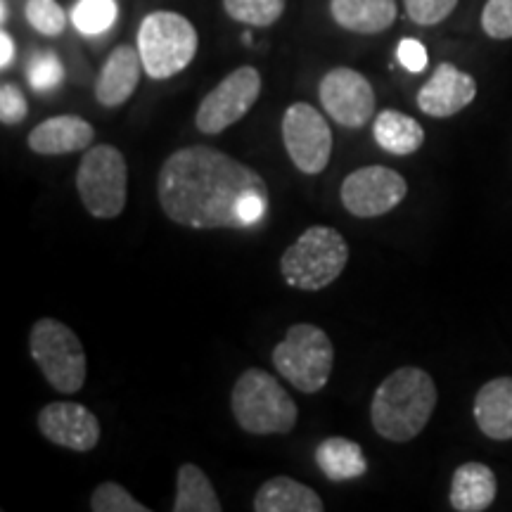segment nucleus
<instances>
[{"label": "nucleus", "mask_w": 512, "mask_h": 512, "mask_svg": "<svg viewBox=\"0 0 512 512\" xmlns=\"http://www.w3.org/2000/svg\"><path fill=\"white\" fill-rule=\"evenodd\" d=\"M159 207L192 230H245L268 211V185L259 171L211 145L171 152L157 178Z\"/></svg>", "instance_id": "nucleus-1"}, {"label": "nucleus", "mask_w": 512, "mask_h": 512, "mask_svg": "<svg viewBox=\"0 0 512 512\" xmlns=\"http://www.w3.org/2000/svg\"><path fill=\"white\" fill-rule=\"evenodd\" d=\"M437 384L427 370L403 366L375 389L370 420L382 439L406 444L418 437L437 408Z\"/></svg>", "instance_id": "nucleus-2"}, {"label": "nucleus", "mask_w": 512, "mask_h": 512, "mask_svg": "<svg viewBox=\"0 0 512 512\" xmlns=\"http://www.w3.org/2000/svg\"><path fill=\"white\" fill-rule=\"evenodd\" d=\"M233 418L247 434H287L299 420V408L290 392L271 373L247 368L230 394Z\"/></svg>", "instance_id": "nucleus-3"}, {"label": "nucleus", "mask_w": 512, "mask_h": 512, "mask_svg": "<svg viewBox=\"0 0 512 512\" xmlns=\"http://www.w3.org/2000/svg\"><path fill=\"white\" fill-rule=\"evenodd\" d=\"M347 264V238L337 228L311 226L280 256V273L294 290L318 292L335 283Z\"/></svg>", "instance_id": "nucleus-4"}, {"label": "nucleus", "mask_w": 512, "mask_h": 512, "mask_svg": "<svg viewBox=\"0 0 512 512\" xmlns=\"http://www.w3.org/2000/svg\"><path fill=\"white\" fill-rule=\"evenodd\" d=\"M200 38L188 17L171 10L150 12L138 27V53L150 79L164 81L181 74L195 60Z\"/></svg>", "instance_id": "nucleus-5"}, {"label": "nucleus", "mask_w": 512, "mask_h": 512, "mask_svg": "<svg viewBox=\"0 0 512 512\" xmlns=\"http://www.w3.org/2000/svg\"><path fill=\"white\" fill-rule=\"evenodd\" d=\"M273 366L294 389L316 394L330 382L335 368V347L328 332L318 325L297 323L285 332L283 342L275 344Z\"/></svg>", "instance_id": "nucleus-6"}, {"label": "nucleus", "mask_w": 512, "mask_h": 512, "mask_svg": "<svg viewBox=\"0 0 512 512\" xmlns=\"http://www.w3.org/2000/svg\"><path fill=\"white\" fill-rule=\"evenodd\" d=\"M29 354L55 392L76 394L86 384V349L76 332L57 318L36 320L29 332Z\"/></svg>", "instance_id": "nucleus-7"}, {"label": "nucleus", "mask_w": 512, "mask_h": 512, "mask_svg": "<svg viewBox=\"0 0 512 512\" xmlns=\"http://www.w3.org/2000/svg\"><path fill=\"white\" fill-rule=\"evenodd\" d=\"M76 190L83 209L93 219H117L128 195V166L119 147H88L76 171Z\"/></svg>", "instance_id": "nucleus-8"}, {"label": "nucleus", "mask_w": 512, "mask_h": 512, "mask_svg": "<svg viewBox=\"0 0 512 512\" xmlns=\"http://www.w3.org/2000/svg\"><path fill=\"white\" fill-rule=\"evenodd\" d=\"M261 95V74L252 64L230 72L204 95L195 112V126L204 136H219L252 110Z\"/></svg>", "instance_id": "nucleus-9"}, {"label": "nucleus", "mask_w": 512, "mask_h": 512, "mask_svg": "<svg viewBox=\"0 0 512 512\" xmlns=\"http://www.w3.org/2000/svg\"><path fill=\"white\" fill-rule=\"evenodd\" d=\"M280 133L287 157L302 174H323L332 157V131L316 107L309 102H294L287 107Z\"/></svg>", "instance_id": "nucleus-10"}, {"label": "nucleus", "mask_w": 512, "mask_h": 512, "mask_svg": "<svg viewBox=\"0 0 512 512\" xmlns=\"http://www.w3.org/2000/svg\"><path fill=\"white\" fill-rule=\"evenodd\" d=\"M408 195V183L389 166L370 164L351 171L342 181L339 197L344 209L356 219H377L399 207Z\"/></svg>", "instance_id": "nucleus-11"}, {"label": "nucleus", "mask_w": 512, "mask_h": 512, "mask_svg": "<svg viewBox=\"0 0 512 512\" xmlns=\"http://www.w3.org/2000/svg\"><path fill=\"white\" fill-rule=\"evenodd\" d=\"M318 100L335 124L363 128L375 114V91L361 72L351 67H335L320 79Z\"/></svg>", "instance_id": "nucleus-12"}, {"label": "nucleus", "mask_w": 512, "mask_h": 512, "mask_svg": "<svg viewBox=\"0 0 512 512\" xmlns=\"http://www.w3.org/2000/svg\"><path fill=\"white\" fill-rule=\"evenodd\" d=\"M38 430L50 444L88 453L100 444V420L74 401H53L38 413Z\"/></svg>", "instance_id": "nucleus-13"}, {"label": "nucleus", "mask_w": 512, "mask_h": 512, "mask_svg": "<svg viewBox=\"0 0 512 512\" xmlns=\"http://www.w3.org/2000/svg\"><path fill=\"white\" fill-rule=\"evenodd\" d=\"M477 98V81L475 76L460 72L456 64L441 62L434 69L430 81L420 88L418 107L427 117L448 119L463 112L472 100Z\"/></svg>", "instance_id": "nucleus-14"}, {"label": "nucleus", "mask_w": 512, "mask_h": 512, "mask_svg": "<svg viewBox=\"0 0 512 512\" xmlns=\"http://www.w3.org/2000/svg\"><path fill=\"white\" fill-rule=\"evenodd\" d=\"M95 140V128L83 117L76 114H60L50 117L31 128L27 145L31 152L41 157L72 155V152H86Z\"/></svg>", "instance_id": "nucleus-15"}, {"label": "nucleus", "mask_w": 512, "mask_h": 512, "mask_svg": "<svg viewBox=\"0 0 512 512\" xmlns=\"http://www.w3.org/2000/svg\"><path fill=\"white\" fill-rule=\"evenodd\" d=\"M143 60L138 48L117 46L102 64L98 81H95V98L105 107H119L136 93Z\"/></svg>", "instance_id": "nucleus-16"}, {"label": "nucleus", "mask_w": 512, "mask_h": 512, "mask_svg": "<svg viewBox=\"0 0 512 512\" xmlns=\"http://www.w3.org/2000/svg\"><path fill=\"white\" fill-rule=\"evenodd\" d=\"M475 422L489 439H512V377H496L479 389L475 396Z\"/></svg>", "instance_id": "nucleus-17"}, {"label": "nucleus", "mask_w": 512, "mask_h": 512, "mask_svg": "<svg viewBox=\"0 0 512 512\" xmlns=\"http://www.w3.org/2000/svg\"><path fill=\"white\" fill-rule=\"evenodd\" d=\"M498 479L489 465L463 463L451 477V494L448 503L458 512L489 510L496 501Z\"/></svg>", "instance_id": "nucleus-18"}, {"label": "nucleus", "mask_w": 512, "mask_h": 512, "mask_svg": "<svg viewBox=\"0 0 512 512\" xmlns=\"http://www.w3.org/2000/svg\"><path fill=\"white\" fill-rule=\"evenodd\" d=\"M256 512H323L325 503L309 484L292 477H273L259 486L254 496Z\"/></svg>", "instance_id": "nucleus-19"}, {"label": "nucleus", "mask_w": 512, "mask_h": 512, "mask_svg": "<svg viewBox=\"0 0 512 512\" xmlns=\"http://www.w3.org/2000/svg\"><path fill=\"white\" fill-rule=\"evenodd\" d=\"M330 15L354 34H382L396 22V0H330Z\"/></svg>", "instance_id": "nucleus-20"}, {"label": "nucleus", "mask_w": 512, "mask_h": 512, "mask_svg": "<svg viewBox=\"0 0 512 512\" xmlns=\"http://www.w3.org/2000/svg\"><path fill=\"white\" fill-rule=\"evenodd\" d=\"M375 143L394 157L415 155L425 143V128L399 110H384L373 121Z\"/></svg>", "instance_id": "nucleus-21"}, {"label": "nucleus", "mask_w": 512, "mask_h": 512, "mask_svg": "<svg viewBox=\"0 0 512 512\" xmlns=\"http://www.w3.org/2000/svg\"><path fill=\"white\" fill-rule=\"evenodd\" d=\"M316 465L330 482H351L368 472V460L361 444L344 437H330L316 448Z\"/></svg>", "instance_id": "nucleus-22"}, {"label": "nucleus", "mask_w": 512, "mask_h": 512, "mask_svg": "<svg viewBox=\"0 0 512 512\" xmlns=\"http://www.w3.org/2000/svg\"><path fill=\"white\" fill-rule=\"evenodd\" d=\"M223 505L207 472L195 463H183L176 475L174 512H221Z\"/></svg>", "instance_id": "nucleus-23"}, {"label": "nucleus", "mask_w": 512, "mask_h": 512, "mask_svg": "<svg viewBox=\"0 0 512 512\" xmlns=\"http://www.w3.org/2000/svg\"><path fill=\"white\" fill-rule=\"evenodd\" d=\"M287 0H223V10L235 22L266 29L283 17Z\"/></svg>", "instance_id": "nucleus-24"}, {"label": "nucleus", "mask_w": 512, "mask_h": 512, "mask_svg": "<svg viewBox=\"0 0 512 512\" xmlns=\"http://www.w3.org/2000/svg\"><path fill=\"white\" fill-rule=\"evenodd\" d=\"M117 19L114 0H79L72 10L74 27L86 36H98L107 31Z\"/></svg>", "instance_id": "nucleus-25"}, {"label": "nucleus", "mask_w": 512, "mask_h": 512, "mask_svg": "<svg viewBox=\"0 0 512 512\" xmlns=\"http://www.w3.org/2000/svg\"><path fill=\"white\" fill-rule=\"evenodd\" d=\"M27 22L43 36H60L67 27V12L57 0H27Z\"/></svg>", "instance_id": "nucleus-26"}, {"label": "nucleus", "mask_w": 512, "mask_h": 512, "mask_svg": "<svg viewBox=\"0 0 512 512\" xmlns=\"http://www.w3.org/2000/svg\"><path fill=\"white\" fill-rule=\"evenodd\" d=\"M93 512H147L150 508L133 498L117 482H102L91 494Z\"/></svg>", "instance_id": "nucleus-27"}, {"label": "nucleus", "mask_w": 512, "mask_h": 512, "mask_svg": "<svg viewBox=\"0 0 512 512\" xmlns=\"http://www.w3.org/2000/svg\"><path fill=\"white\" fill-rule=\"evenodd\" d=\"M27 79L34 91H50L64 79L62 62L53 53H38L27 67Z\"/></svg>", "instance_id": "nucleus-28"}, {"label": "nucleus", "mask_w": 512, "mask_h": 512, "mask_svg": "<svg viewBox=\"0 0 512 512\" xmlns=\"http://www.w3.org/2000/svg\"><path fill=\"white\" fill-rule=\"evenodd\" d=\"M406 15L418 27H437L456 10L458 0H403Z\"/></svg>", "instance_id": "nucleus-29"}, {"label": "nucleus", "mask_w": 512, "mask_h": 512, "mask_svg": "<svg viewBox=\"0 0 512 512\" xmlns=\"http://www.w3.org/2000/svg\"><path fill=\"white\" fill-rule=\"evenodd\" d=\"M482 29L496 41L512 38V0H486L482 10Z\"/></svg>", "instance_id": "nucleus-30"}, {"label": "nucleus", "mask_w": 512, "mask_h": 512, "mask_svg": "<svg viewBox=\"0 0 512 512\" xmlns=\"http://www.w3.org/2000/svg\"><path fill=\"white\" fill-rule=\"evenodd\" d=\"M29 105L27 95L22 93V88L17 83H3L0 86V121L5 126H17L27 119Z\"/></svg>", "instance_id": "nucleus-31"}, {"label": "nucleus", "mask_w": 512, "mask_h": 512, "mask_svg": "<svg viewBox=\"0 0 512 512\" xmlns=\"http://www.w3.org/2000/svg\"><path fill=\"white\" fill-rule=\"evenodd\" d=\"M396 57H399L401 67H406L408 72L420 74L425 72L427 62H430V55H427V48L422 46L418 38H403L396 48Z\"/></svg>", "instance_id": "nucleus-32"}, {"label": "nucleus", "mask_w": 512, "mask_h": 512, "mask_svg": "<svg viewBox=\"0 0 512 512\" xmlns=\"http://www.w3.org/2000/svg\"><path fill=\"white\" fill-rule=\"evenodd\" d=\"M12 60H15V41H12L8 31H3V34H0V67L8 69Z\"/></svg>", "instance_id": "nucleus-33"}, {"label": "nucleus", "mask_w": 512, "mask_h": 512, "mask_svg": "<svg viewBox=\"0 0 512 512\" xmlns=\"http://www.w3.org/2000/svg\"><path fill=\"white\" fill-rule=\"evenodd\" d=\"M0 17H3V24L8 22V3L5 0H0Z\"/></svg>", "instance_id": "nucleus-34"}]
</instances>
